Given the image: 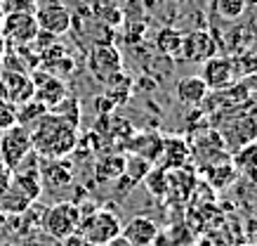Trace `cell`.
Segmentation results:
<instances>
[{
    "mask_svg": "<svg viewBox=\"0 0 257 246\" xmlns=\"http://www.w3.org/2000/svg\"><path fill=\"white\" fill-rule=\"evenodd\" d=\"M29 130H31L33 151L47 159H62L78 147V135H76L78 128L57 116L55 111H47Z\"/></svg>",
    "mask_w": 257,
    "mask_h": 246,
    "instance_id": "6da1fadb",
    "label": "cell"
},
{
    "mask_svg": "<svg viewBox=\"0 0 257 246\" xmlns=\"http://www.w3.org/2000/svg\"><path fill=\"white\" fill-rule=\"evenodd\" d=\"M120 232H123V220L109 206L83 213V220H80V227H78V234H83L94 246H104L106 241L118 237Z\"/></svg>",
    "mask_w": 257,
    "mask_h": 246,
    "instance_id": "7a4b0ae2",
    "label": "cell"
},
{
    "mask_svg": "<svg viewBox=\"0 0 257 246\" xmlns=\"http://www.w3.org/2000/svg\"><path fill=\"white\" fill-rule=\"evenodd\" d=\"M83 220V208L76 201H59L55 206H50L43 215V230L52 239L64 241L66 237L76 234Z\"/></svg>",
    "mask_w": 257,
    "mask_h": 246,
    "instance_id": "3957f363",
    "label": "cell"
},
{
    "mask_svg": "<svg viewBox=\"0 0 257 246\" xmlns=\"http://www.w3.org/2000/svg\"><path fill=\"white\" fill-rule=\"evenodd\" d=\"M31 130L26 126L15 123L0 135V163L8 171H15L19 163H24L31 156Z\"/></svg>",
    "mask_w": 257,
    "mask_h": 246,
    "instance_id": "277c9868",
    "label": "cell"
},
{
    "mask_svg": "<svg viewBox=\"0 0 257 246\" xmlns=\"http://www.w3.org/2000/svg\"><path fill=\"white\" fill-rule=\"evenodd\" d=\"M33 17L38 29L47 36H64L71 29V12L59 0H38Z\"/></svg>",
    "mask_w": 257,
    "mask_h": 246,
    "instance_id": "5b68a950",
    "label": "cell"
},
{
    "mask_svg": "<svg viewBox=\"0 0 257 246\" xmlns=\"http://www.w3.org/2000/svg\"><path fill=\"white\" fill-rule=\"evenodd\" d=\"M215 55H217V40L212 38L210 31L196 29V31L182 33V45H179L177 59H184V62L191 64H203Z\"/></svg>",
    "mask_w": 257,
    "mask_h": 246,
    "instance_id": "8992f818",
    "label": "cell"
},
{
    "mask_svg": "<svg viewBox=\"0 0 257 246\" xmlns=\"http://www.w3.org/2000/svg\"><path fill=\"white\" fill-rule=\"evenodd\" d=\"M208 90H229V88L236 86V78H238V71H236V62L229 59V57H210L208 62L201 64V73H198Z\"/></svg>",
    "mask_w": 257,
    "mask_h": 246,
    "instance_id": "52a82bcc",
    "label": "cell"
},
{
    "mask_svg": "<svg viewBox=\"0 0 257 246\" xmlns=\"http://www.w3.org/2000/svg\"><path fill=\"white\" fill-rule=\"evenodd\" d=\"M0 31L3 36L15 43V45H26V43H33L38 38V24H36V17L33 12H17V10H10L3 24H0Z\"/></svg>",
    "mask_w": 257,
    "mask_h": 246,
    "instance_id": "ba28073f",
    "label": "cell"
},
{
    "mask_svg": "<svg viewBox=\"0 0 257 246\" xmlns=\"http://www.w3.org/2000/svg\"><path fill=\"white\" fill-rule=\"evenodd\" d=\"M87 69L97 80L101 83H109L111 78H116L120 69H123V59L118 55V50L113 45H104V43H97L90 50V57H87Z\"/></svg>",
    "mask_w": 257,
    "mask_h": 246,
    "instance_id": "9c48e42d",
    "label": "cell"
},
{
    "mask_svg": "<svg viewBox=\"0 0 257 246\" xmlns=\"http://www.w3.org/2000/svg\"><path fill=\"white\" fill-rule=\"evenodd\" d=\"M219 137L231 151L257 142V114H238L236 119H229Z\"/></svg>",
    "mask_w": 257,
    "mask_h": 246,
    "instance_id": "30bf717a",
    "label": "cell"
},
{
    "mask_svg": "<svg viewBox=\"0 0 257 246\" xmlns=\"http://www.w3.org/2000/svg\"><path fill=\"white\" fill-rule=\"evenodd\" d=\"M33 80V100H38L40 104H45L47 111L55 109L57 104L66 97V88H64L62 78L55 73H36L31 76Z\"/></svg>",
    "mask_w": 257,
    "mask_h": 246,
    "instance_id": "8fae6325",
    "label": "cell"
},
{
    "mask_svg": "<svg viewBox=\"0 0 257 246\" xmlns=\"http://www.w3.org/2000/svg\"><path fill=\"white\" fill-rule=\"evenodd\" d=\"M10 187L15 192H19L29 204H33L36 199L40 197V192H43V178H40V171L36 166H19L15 171H10Z\"/></svg>",
    "mask_w": 257,
    "mask_h": 246,
    "instance_id": "7c38bea8",
    "label": "cell"
},
{
    "mask_svg": "<svg viewBox=\"0 0 257 246\" xmlns=\"http://www.w3.org/2000/svg\"><path fill=\"white\" fill-rule=\"evenodd\" d=\"M133 246H151L156 244V239L161 237V230L154 218H147V215H135L133 220H127L123 225V232H120Z\"/></svg>",
    "mask_w": 257,
    "mask_h": 246,
    "instance_id": "4fadbf2b",
    "label": "cell"
},
{
    "mask_svg": "<svg viewBox=\"0 0 257 246\" xmlns=\"http://www.w3.org/2000/svg\"><path fill=\"white\" fill-rule=\"evenodd\" d=\"M0 93L5 102H15V104H24L33 97V80L26 73H5L0 78Z\"/></svg>",
    "mask_w": 257,
    "mask_h": 246,
    "instance_id": "5bb4252c",
    "label": "cell"
},
{
    "mask_svg": "<svg viewBox=\"0 0 257 246\" xmlns=\"http://www.w3.org/2000/svg\"><path fill=\"white\" fill-rule=\"evenodd\" d=\"M175 95L184 107H198L208 97V86L201 76H184V78L177 80Z\"/></svg>",
    "mask_w": 257,
    "mask_h": 246,
    "instance_id": "9a60e30c",
    "label": "cell"
},
{
    "mask_svg": "<svg viewBox=\"0 0 257 246\" xmlns=\"http://www.w3.org/2000/svg\"><path fill=\"white\" fill-rule=\"evenodd\" d=\"M189 144L182 137H163V147H161V163L163 171H175V168L187 166L189 161Z\"/></svg>",
    "mask_w": 257,
    "mask_h": 246,
    "instance_id": "2e32d148",
    "label": "cell"
},
{
    "mask_svg": "<svg viewBox=\"0 0 257 246\" xmlns=\"http://www.w3.org/2000/svg\"><path fill=\"white\" fill-rule=\"evenodd\" d=\"M161 147H163V137L158 133H135L133 140H130V149H133L135 156H142L147 159L149 163L158 161L161 156Z\"/></svg>",
    "mask_w": 257,
    "mask_h": 246,
    "instance_id": "e0dca14e",
    "label": "cell"
},
{
    "mask_svg": "<svg viewBox=\"0 0 257 246\" xmlns=\"http://www.w3.org/2000/svg\"><path fill=\"white\" fill-rule=\"evenodd\" d=\"M40 178H43V185H50V187H64V185L71 183L73 171H71L69 163H64V161H59V159H52L43 171H40Z\"/></svg>",
    "mask_w": 257,
    "mask_h": 246,
    "instance_id": "ac0fdd59",
    "label": "cell"
},
{
    "mask_svg": "<svg viewBox=\"0 0 257 246\" xmlns=\"http://www.w3.org/2000/svg\"><path fill=\"white\" fill-rule=\"evenodd\" d=\"M123 171H125V156L123 154H106V156H101L97 161V178L99 180H118V178H123Z\"/></svg>",
    "mask_w": 257,
    "mask_h": 246,
    "instance_id": "d6986e66",
    "label": "cell"
},
{
    "mask_svg": "<svg viewBox=\"0 0 257 246\" xmlns=\"http://www.w3.org/2000/svg\"><path fill=\"white\" fill-rule=\"evenodd\" d=\"M245 3L243 0H212V12L222 22H236L245 15Z\"/></svg>",
    "mask_w": 257,
    "mask_h": 246,
    "instance_id": "ffe728a7",
    "label": "cell"
},
{
    "mask_svg": "<svg viewBox=\"0 0 257 246\" xmlns=\"http://www.w3.org/2000/svg\"><path fill=\"white\" fill-rule=\"evenodd\" d=\"M234 168L248 175H257V142H250L234 151Z\"/></svg>",
    "mask_w": 257,
    "mask_h": 246,
    "instance_id": "44dd1931",
    "label": "cell"
},
{
    "mask_svg": "<svg viewBox=\"0 0 257 246\" xmlns=\"http://www.w3.org/2000/svg\"><path fill=\"white\" fill-rule=\"evenodd\" d=\"M17 111V123L19 126H33L38 119H43L47 114V107L45 104H40L38 100H29V102H24V104H19V109H15Z\"/></svg>",
    "mask_w": 257,
    "mask_h": 246,
    "instance_id": "7402d4cb",
    "label": "cell"
},
{
    "mask_svg": "<svg viewBox=\"0 0 257 246\" xmlns=\"http://www.w3.org/2000/svg\"><path fill=\"white\" fill-rule=\"evenodd\" d=\"M179 45H182V33L175 29H161L156 36V48L168 57H179Z\"/></svg>",
    "mask_w": 257,
    "mask_h": 246,
    "instance_id": "603a6c76",
    "label": "cell"
},
{
    "mask_svg": "<svg viewBox=\"0 0 257 246\" xmlns=\"http://www.w3.org/2000/svg\"><path fill=\"white\" fill-rule=\"evenodd\" d=\"M144 183H147V187H149V192H151V194L163 197L165 192H168V171L151 166V171L144 175Z\"/></svg>",
    "mask_w": 257,
    "mask_h": 246,
    "instance_id": "cb8c5ba5",
    "label": "cell"
},
{
    "mask_svg": "<svg viewBox=\"0 0 257 246\" xmlns=\"http://www.w3.org/2000/svg\"><path fill=\"white\" fill-rule=\"evenodd\" d=\"M17 123V111H15V107L10 102H5L3 97H0V135L8 130L10 126H15Z\"/></svg>",
    "mask_w": 257,
    "mask_h": 246,
    "instance_id": "d4e9b609",
    "label": "cell"
},
{
    "mask_svg": "<svg viewBox=\"0 0 257 246\" xmlns=\"http://www.w3.org/2000/svg\"><path fill=\"white\" fill-rule=\"evenodd\" d=\"M245 237H248L250 244H255L257 241V213L250 215L248 220H245Z\"/></svg>",
    "mask_w": 257,
    "mask_h": 246,
    "instance_id": "484cf974",
    "label": "cell"
},
{
    "mask_svg": "<svg viewBox=\"0 0 257 246\" xmlns=\"http://www.w3.org/2000/svg\"><path fill=\"white\" fill-rule=\"evenodd\" d=\"M36 5H38V0H15L12 10H17V12H33Z\"/></svg>",
    "mask_w": 257,
    "mask_h": 246,
    "instance_id": "4316f807",
    "label": "cell"
},
{
    "mask_svg": "<svg viewBox=\"0 0 257 246\" xmlns=\"http://www.w3.org/2000/svg\"><path fill=\"white\" fill-rule=\"evenodd\" d=\"M62 246H94V244H90L83 234H78V232H76V234H71V237L64 239Z\"/></svg>",
    "mask_w": 257,
    "mask_h": 246,
    "instance_id": "83f0119b",
    "label": "cell"
},
{
    "mask_svg": "<svg viewBox=\"0 0 257 246\" xmlns=\"http://www.w3.org/2000/svg\"><path fill=\"white\" fill-rule=\"evenodd\" d=\"M104 246H133V244H130V241H127L123 234H118V237H113L111 241H106Z\"/></svg>",
    "mask_w": 257,
    "mask_h": 246,
    "instance_id": "f1b7e54d",
    "label": "cell"
},
{
    "mask_svg": "<svg viewBox=\"0 0 257 246\" xmlns=\"http://www.w3.org/2000/svg\"><path fill=\"white\" fill-rule=\"evenodd\" d=\"M243 3H245V8H255L257 5V0H243Z\"/></svg>",
    "mask_w": 257,
    "mask_h": 246,
    "instance_id": "f546056e",
    "label": "cell"
},
{
    "mask_svg": "<svg viewBox=\"0 0 257 246\" xmlns=\"http://www.w3.org/2000/svg\"><path fill=\"white\" fill-rule=\"evenodd\" d=\"M175 3H189V0H175Z\"/></svg>",
    "mask_w": 257,
    "mask_h": 246,
    "instance_id": "4dcf8cb0",
    "label": "cell"
},
{
    "mask_svg": "<svg viewBox=\"0 0 257 246\" xmlns=\"http://www.w3.org/2000/svg\"><path fill=\"white\" fill-rule=\"evenodd\" d=\"M252 246H257V241H255V244H252Z\"/></svg>",
    "mask_w": 257,
    "mask_h": 246,
    "instance_id": "1f68e13d",
    "label": "cell"
}]
</instances>
